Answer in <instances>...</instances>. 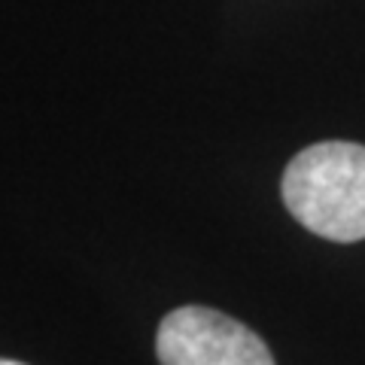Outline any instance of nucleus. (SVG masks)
<instances>
[{
	"label": "nucleus",
	"instance_id": "obj_1",
	"mask_svg": "<svg viewBox=\"0 0 365 365\" xmlns=\"http://www.w3.org/2000/svg\"><path fill=\"white\" fill-rule=\"evenodd\" d=\"M280 192L307 232L335 244L365 237V146L347 140L307 146L283 170Z\"/></svg>",
	"mask_w": 365,
	"mask_h": 365
},
{
	"label": "nucleus",
	"instance_id": "obj_3",
	"mask_svg": "<svg viewBox=\"0 0 365 365\" xmlns=\"http://www.w3.org/2000/svg\"><path fill=\"white\" fill-rule=\"evenodd\" d=\"M0 365H25V362H16V359H0Z\"/></svg>",
	"mask_w": 365,
	"mask_h": 365
},
{
	"label": "nucleus",
	"instance_id": "obj_2",
	"mask_svg": "<svg viewBox=\"0 0 365 365\" xmlns=\"http://www.w3.org/2000/svg\"><path fill=\"white\" fill-rule=\"evenodd\" d=\"M155 356L162 365H274L253 329L201 304L177 307L158 323Z\"/></svg>",
	"mask_w": 365,
	"mask_h": 365
}]
</instances>
